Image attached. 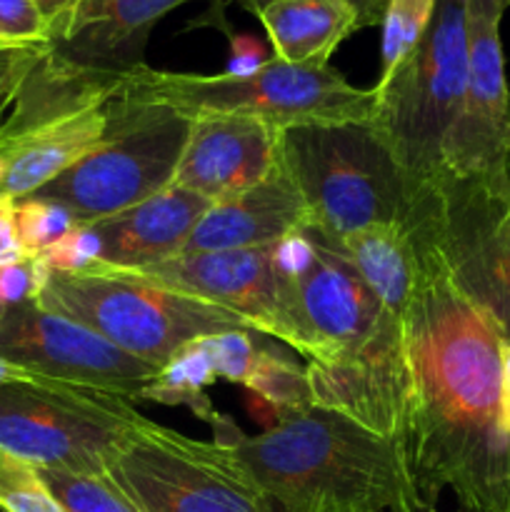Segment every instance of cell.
<instances>
[{
    "instance_id": "cell-1",
    "label": "cell",
    "mask_w": 510,
    "mask_h": 512,
    "mask_svg": "<svg viewBox=\"0 0 510 512\" xmlns=\"http://www.w3.org/2000/svg\"><path fill=\"white\" fill-rule=\"evenodd\" d=\"M418 278L405 335L413 378L405 458L420 500L435 512L453 490L460 512H510L505 338L455 285L418 205L408 215Z\"/></svg>"
},
{
    "instance_id": "cell-2",
    "label": "cell",
    "mask_w": 510,
    "mask_h": 512,
    "mask_svg": "<svg viewBox=\"0 0 510 512\" xmlns=\"http://www.w3.org/2000/svg\"><path fill=\"white\" fill-rule=\"evenodd\" d=\"M228 445L283 512H428L403 445L333 410L310 408Z\"/></svg>"
},
{
    "instance_id": "cell-3",
    "label": "cell",
    "mask_w": 510,
    "mask_h": 512,
    "mask_svg": "<svg viewBox=\"0 0 510 512\" xmlns=\"http://www.w3.org/2000/svg\"><path fill=\"white\" fill-rule=\"evenodd\" d=\"M275 138L280 170L323 238L343 240L370 225L408 220L415 193L373 120L300 123Z\"/></svg>"
},
{
    "instance_id": "cell-4",
    "label": "cell",
    "mask_w": 510,
    "mask_h": 512,
    "mask_svg": "<svg viewBox=\"0 0 510 512\" xmlns=\"http://www.w3.org/2000/svg\"><path fill=\"white\" fill-rule=\"evenodd\" d=\"M123 93L143 105H165L188 118L238 115L283 130L300 123L370 120L373 88H355L330 65H290L273 55L248 75H200L138 65L123 75Z\"/></svg>"
},
{
    "instance_id": "cell-5",
    "label": "cell",
    "mask_w": 510,
    "mask_h": 512,
    "mask_svg": "<svg viewBox=\"0 0 510 512\" xmlns=\"http://www.w3.org/2000/svg\"><path fill=\"white\" fill-rule=\"evenodd\" d=\"M35 303L83 323L123 353L163 368L185 345L225 330H253L230 310L160 288L128 270H50Z\"/></svg>"
},
{
    "instance_id": "cell-6",
    "label": "cell",
    "mask_w": 510,
    "mask_h": 512,
    "mask_svg": "<svg viewBox=\"0 0 510 512\" xmlns=\"http://www.w3.org/2000/svg\"><path fill=\"white\" fill-rule=\"evenodd\" d=\"M468 85V0H438L418 48L378 80L373 125L403 168L413 193L443 170L445 145Z\"/></svg>"
},
{
    "instance_id": "cell-7",
    "label": "cell",
    "mask_w": 510,
    "mask_h": 512,
    "mask_svg": "<svg viewBox=\"0 0 510 512\" xmlns=\"http://www.w3.org/2000/svg\"><path fill=\"white\" fill-rule=\"evenodd\" d=\"M150 423L133 400L50 378L0 388V448L38 470L108 475L118 450Z\"/></svg>"
},
{
    "instance_id": "cell-8",
    "label": "cell",
    "mask_w": 510,
    "mask_h": 512,
    "mask_svg": "<svg viewBox=\"0 0 510 512\" xmlns=\"http://www.w3.org/2000/svg\"><path fill=\"white\" fill-rule=\"evenodd\" d=\"M193 118L165 105H143L123 93L110 133L28 198L68 210L78 225L133 208L173 185Z\"/></svg>"
},
{
    "instance_id": "cell-9",
    "label": "cell",
    "mask_w": 510,
    "mask_h": 512,
    "mask_svg": "<svg viewBox=\"0 0 510 512\" xmlns=\"http://www.w3.org/2000/svg\"><path fill=\"white\" fill-rule=\"evenodd\" d=\"M105 478L145 512H283L228 443H203L153 420L118 450Z\"/></svg>"
},
{
    "instance_id": "cell-10",
    "label": "cell",
    "mask_w": 510,
    "mask_h": 512,
    "mask_svg": "<svg viewBox=\"0 0 510 512\" xmlns=\"http://www.w3.org/2000/svg\"><path fill=\"white\" fill-rule=\"evenodd\" d=\"M273 268L283 288L290 348L308 363L355 350L388 313L358 270L310 225L273 245Z\"/></svg>"
},
{
    "instance_id": "cell-11",
    "label": "cell",
    "mask_w": 510,
    "mask_h": 512,
    "mask_svg": "<svg viewBox=\"0 0 510 512\" xmlns=\"http://www.w3.org/2000/svg\"><path fill=\"white\" fill-rule=\"evenodd\" d=\"M415 205L455 285L510 343V188L438 178Z\"/></svg>"
},
{
    "instance_id": "cell-12",
    "label": "cell",
    "mask_w": 510,
    "mask_h": 512,
    "mask_svg": "<svg viewBox=\"0 0 510 512\" xmlns=\"http://www.w3.org/2000/svg\"><path fill=\"white\" fill-rule=\"evenodd\" d=\"M510 0H468V85L438 178L510 188V85L500 20Z\"/></svg>"
},
{
    "instance_id": "cell-13",
    "label": "cell",
    "mask_w": 510,
    "mask_h": 512,
    "mask_svg": "<svg viewBox=\"0 0 510 512\" xmlns=\"http://www.w3.org/2000/svg\"><path fill=\"white\" fill-rule=\"evenodd\" d=\"M0 358L38 378L140 400L160 368L115 348L83 323L23 303L0 315Z\"/></svg>"
},
{
    "instance_id": "cell-14",
    "label": "cell",
    "mask_w": 510,
    "mask_h": 512,
    "mask_svg": "<svg viewBox=\"0 0 510 512\" xmlns=\"http://www.w3.org/2000/svg\"><path fill=\"white\" fill-rule=\"evenodd\" d=\"M405 318L388 310L355 350L328 363H305L315 408L345 415L403 448L413 398Z\"/></svg>"
},
{
    "instance_id": "cell-15",
    "label": "cell",
    "mask_w": 510,
    "mask_h": 512,
    "mask_svg": "<svg viewBox=\"0 0 510 512\" xmlns=\"http://www.w3.org/2000/svg\"><path fill=\"white\" fill-rule=\"evenodd\" d=\"M128 273L140 275L160 288L178 290L190 298L230 310L255 333L290 345L283 288L273 268V245L175 255L165 263Z\"/></svg>"
},
{
    "instance_id": "cell-16",
    "label": "cell",
    "mask_w": 510,
    "mask_h": 512,
    "mask_svg": "<svg viewBox=\"0 0 510 512\" xmlns=\"http://www.w3.org/2000/svg\"><path fill=\"white\" fill-rule=\"evenodd\" d=\"M278 130L255 118L200 115L175 168L173 185L218 203L263 183L275 168Z\"/></svg>"
},
{
    "instance_id": "cell-17",
    "label": "cell",
    "mask_w": 510,
    "mask_h": 512,
    "mask_svg": "<svg viewBox=\"0 0 510 512\" xmlns=\"http://www.w3.org/2000/svg\"><path fill=\"white\" fill-rule=\"evenodd\" d=\"M190 0H78L53 25L48 50L63 63L93 73L123 75L143 65L155 25Z\"/></svg>"
},
{
    "instance_id": "cell-18",
    "label": "cell",
    "mask_w": 510,
    "mask_h": 512,
    "mask_svg": "<svg viewBox=\"0 0 510 512\" xmlns=\"http://www.w3.org/2000/svg\"><path fill=\"white\" fill-rule=\"evenodd\" d=\"M210 205L213 203L200 195L168 185L158 195L123 213L88 223L85 228L93 235L98 250V260L93 265L143 270L175 258L183 253L190 233Z\"/></svg>"
},
{
    "instance_id": "cell-19",
    "label": "cell",
    "mask_w": 510,
    "mask_h": 512,
    "mask_svg": "<svg viewBox=\"0 0 510 512\" xmlns=\"http://www.w3.org/2000/svg\"><path fill=\"white\" fill-rule=\"evenodd\" d=\"M303 225H308V210L278 165L263 183L210 205L180 255L268 248Z\"/></svg>"
},
{
    "instance_id": "cell-20",
    "label": "cell",
    "mask_w": 510,
    "mask_h": 512,
    "mask_svg": "<svg viewBox=\"0 0 510 512\" xmlns=\"http://www.w3.org/2000/svg\"><path fill=\"white\" fill-rule=\"evenodd\" d=\"M273 55L290 65H328L345 38L363 28L345 0H273L258 13Z\"/></svg>"
},
{
    "instance_id": "cell-21",
    "label": "cell",
    "mask_w": 510,
    "mask_h": 512,
    "mask_svg": "<svg viewBox=\"0 0 510 512\" xmlns=\"http://www.w3.org/2000/svg\"><path fill=\"white\" fill-rule=\"evenodd\" d=\"M323 240L358 270L385 310L400 318L408 315L418 278V245L408 220L370 225L343 240Z\"/></svg>"
},
{
    "instance_id": "cell-22",
    "label": "cell",
    "mask_w": 510,
    "mask_h": 512,
    "mask_svg": "<svg viewBox=\"0 0 510 512\" xmlns=\"http://www.w3.org/2000/svg\"><path fill=\"white\" fill-rule=\"evenodd\" d=\"M215 373L210 368L208 358L200 350L198 340L190 345H185L168 365L158 370L153 383L143 390L140 400H148V403H163V405H185V408L193 410L200 420H208L213 423V428H218V443H223L225 433L240 435L233 425L225 423L215 408L210 405L205 388L215 383Z\"/></svg>"
},
{
    "instance_id": "cell-23",
    "label": "cell",
    "mask_w": 510,
    "mask_h": 512,
    "mask_svg": "<svg viewBox=\"0 0 510 512\" xmlns=\"http://www.w3.org/2000/svg\"><path fill=\"white\" fill-rule=\"evenodd\" d=\"M245 388L263 398L275 410L278 420L315 408L313 390H310V380L303 365L265 343L260 345L258 360H255Z\"/></svg>"
},
{
    "instance_id": "cell-24",
    "label": "cell",
    "mask_w": 510,
    "mask_h": 512,
    "mask_svg": "<svg viewBox=\"0 0 510 512\" xmlns=\"http://www.w3.org/2000/svg\"><path fill=\"white\" fill-rule=\"evenodd\" d=\"M438 0H388L383 20V40H380V78L395 73L400 63L418 48L428 33Z\"/></svg>"
},
{
    "instance_id": "cell-25",
    "label": "cell",
    "mask_w": 510,
    "mask_h": 512,
    "mask_svg": "<svg viewBox=\"0 0 510 512\" xmlns=\"http://www.w3.org/2000/svg\"><path fill=\"white\" fill-rule=\"evenodd\" d=\"M48 488L68 512H145L105 475H73L40 470Z\"/></svg>"
},
{
    "instance_id": "cell-26",
    "label": "cell",
    "mask_w": 510,
    "mask_h": 512,
    "mask_svg": "<svg viewBox=\"0 0 510 512\" xmlns=\"http://www.w3.org/2000/svg\"><path fill=\"white\" fill-rule=\"evenodd\" d=\"M0 512H68L38 468L0 448Z\"/></svg>"
},
{
    "instance_id": "cell-27",
    "label": "cell",
    "mask_w": 510,
    "mask_h": 512,
    "mask_svg": "<svg viewBox=\"0 0 510 512\" xmlns=\"http://www.w3.org/2000/svg\"><path fill=\"white\" fill-rule=\"evenodd\" d=\"M260 338L263 335L255 330H225L218 335H205L198 340V345L208 358L215 378L245 385L253 373L255 360H258L260 345H263Z\"/></svg>"
},
{
    "instance_id": "cell-28",
    "label": "cell",
    "mask_w": 510,
    "mask_h": 512,
    "mask_svg": "<svg viewBox=\"0 0 510 512\" xmlns=\"http://www.w3.org/2000/svg\"><path fill=\"white\" fill-rule=\"evenodd\" d=\"M13 210L18 238L28 255H40L60 238H65L70 230L78 228V220L68 210L38 198L13 200Z\"/></svg>"
},
{
    "instance_id": "cell-29",
    "label": "cell",
    "mask_w": 510,
    "mask_h": 512,
    "mask_svg": "<svg viewBox=\"0 0 510 512\" xmlns=\"http://www.w3.org/2000/svg\"><path fill=\"white\" fill-rule=\"evenodd\" d=\"M50 23L35 0H0V45H45Z\"/></svg>"
},
{
    "instance_id": "cell-30",
    "label": "cell",
    "mask_w": 510,
    "mask_h": 512,
    "mask_svg": "<svg viewBox=\"0 0 510 512\" xmlns=\"http://www.w3.org/2000/svg\"><path fill=\"white\" fill-rule=\"evenodd\" d=\"M45 45H0V130L5 113L13 108L28 75L43 58Z\"/></svg>"
},
{
    "instance_id": "cell-31",
    "label": "cell",
    "mask_w": 510,
    "mask_h": 512,
    "mask_svg": "<svg viewBox=\"0 0 510 512\" xmlns=\"http://www.w3.org/2000/svg\"><path fill=\"white\" fill-rule=\"evenodd\" d=\"M48 275L50 268L38 255H30L18 263L0 265V310L38 300Z\"/></svg>"
},
{
    "instance_id": "cell-32",
    "label": "cell",
    "mask_w": 510,
    "mask_h": 512,
    "mask_svg": "<svg viewBox=\"0 0 510 512\" xmlns=\"http://www.w3.org/2000/svg\"><path fill=\"white\" fill-rule=\"evenodd\" d=\"M218 28L223 30L225 35H228L230 40V63H228V70L225 73L230 75H248V73H255V70L260 68L263 63H268V55H265L263 45L258 43L255 38H250V35H238L230 30V25L223 20V10L218 8Z\"/></svg>"
},
{
    "instance_id": "cell-33",
    "label": "cell",
    "mask_w": 510,
    "mask_h": 512,
    "mask_svg": "<svg viewBox=\"0 0 510 512\" xmlns=\"http://www.w3.org/2000/svg\"><path fill=\"white\" fill-rule=\"evenodd\" d=\"M25 258H30V255L25 253L23 243L18 238L13 200L0 198V265L18 263V260Z\"/></svg>"
},
{
    "instance_id": "cell-34",
    "label": "cell",
    "mask_w": 510,
    "mask_h": 512,
    "mask_svg": "<svg viewBox=\"0 0 510 512\" xmlns=\"http://www.w3.org/2000/svg\"><path fill=\"white\" fill-rule=\"evenodd\" d=\"M238 3L243 5L245 10L258 15L260 10H263L268 3H273V0H238ZM345 3H350L355 10H358L363 28H373V25H380V20H383L388 0H345Z\"/></svg>"
},
{
    "instance_id": "cell-35",
    "label": "cell",
    "mask_w": 510,
    "mask_h": 512,
    "mask_svg": "<svg viewBox=\"0 0 510 512\" xmlns=\"http://www.w3.org/2000/svg\"><path fill=\"white\" fill-rule=\"evenodd\" d=\"M35 3H38V8L43 10V15L50 23V30H53V25L58 23V20H63L65 15L78 5V0H35Z\"/></svg>"
},
{
    "instance_id": "cell-36",
    "label": "cell",
    "mask_w": 510,
    "mask_h": 512,
    "mask_svg": "<svg viewBox=\"0 0 510 512\" xmlns=\"http://www.w3.org/2000/svg\"><path fill=\"white\" fill-rule=\"evenodd\" d=\"M33 378V373H28V370L18 368V365L8 363L5 358H0V388L3 385H10V383H18V380H28Z\"/></svg>"
},
{
    "instance_id": "cell-37",
    "label": "cell",
    "mask_w": 510,
    "mask_h": 512,
    "mask_svg": "<svg viewBox=\"0 0 510 512\" xmlns=\"http://www.w3.org/2000/svg\"><path fill=\"white\" fill-rule=\"evenodd\" d=\"M503 393H505V410H508V423H510V343L505 345V360H503Z\"/></svg>"
},
{
    "instance_id": "cell-38",
    "label": "cell",
    "mask_w": 510,
    "mask_h": 512,
    "mask_svg": "<svg viewBox=\"0 0 510 512\" xmlns=\"http://www.w3.org/2000/svg\"><path fill=\"white\" fill-rule=\"evenodd\" d=\"M0 315H3V310H0Z\"/></svg>"
}]
</instances>
